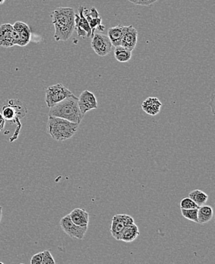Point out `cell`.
<instances>
[{"instance_id":"1","label":"cell","mask_w":215,"mask_h":264,"mask_svg":"<svg viewBox=\"0 0 215 264\" xmlns=\"http://www.w3.org/2000/svg\"><path fill=\"white\" fill-rule=\"evenodd\" d=\"M54 26L56 41H67L71 38L75 28V12L72 8L57 7L51 15Z\"/></svg>"},{"instance_id":"2","label":"cell","mask_w":215,"mask_h":264,"mask_svg":"<svg viewBox=\"0 0 215 264\" xmlns=\"http://www.w3.org/2000/svg\"><path fill=\"white\" fill-rule=\"evenodd\" d=\"M48 116H56L80 125L83 115L78 104V98L73 94L50 108Z\"/></svg>"},{"instance_id":"3","label":"cell","mask_w":215,"mask_h":264,"mask_svg":"<svg viewBox=\"0 0 215 264\" xmlns=\"http://www.w3.org/2000/svg\"><path fill=\"white\" fill-rule=\"evenodd\" d=\"M79 124L56 116H48V132L54 140L63 142L77 132Z\"/></svg>"},{"instance_id":"4","label":"cell","mask_w":215,"mask_h":264,"mask_svg":"<svg viewBox=\"0 0 215 264\" xmlns=\"http://www.w3.org/2000/svg\"><path fill=\"white\" fill-rule=\"evenodd\" d=\"M28 110L21 100L18 99H9L4 104L2 108V115L5 121L16 123L18 126L17 131H19L20 120L26 115Z\"/></svg>"},{"instance_id":"5","label":"cell","mask_w":215,"mask_h":264,"mask_svg":"<svg viewBox=\"0 0 215 264\" xmlns=\"http://www.w3.org/2000/svg\"><path fill=\"white\" fill-rule=\"evenodd\" d=\"M72 92L60 83L48 87L45 93V102L48 108L60 102L61 100L72 95Z\"/></svg>"},{"instance_id":"6","label":"cell","mask_w":215,"mask_h":264,"mask_svg":"<svg viewBox=\"0 0 215 264\" xmlns=\"http://www.w3.org/2000/svg\"><path fill=\"white\" fill-rule=\"evenodd\" d=\"M60 225L62 230L73 239L83 240L88 229V226L75 225L71 220L69 214L60 219Z\"/></svg>"},{"instance_id":"7","label":"cell","mask_w":215,"mask_h":264,"mask_svg":"<svg viewBox=\"0 0 215 264\" xmlns=\"http://www.w3.org/2000/svg\"><path fill=\"white\" fill-rule=\"evenodd\" d=\"M19 35L11 24L0 25V47L9 48L18 45Z\"/></svg>"},{"instance_id":"8","label":"cell","mask_w":215,"mask_h":264,"mask_svg":"<svg viewBox=\"0 0 215 264\" xmlns=\"http://www.w3.org/2000/svg\"><path fill=\"white\" fill-rule=\"evenodd\" d=\"M91 47L96 54L103 57L111 53L113 45L108 35L96 33L92 36Z\"/></svg>"},{"instance_id":"9","label":"cell","mask_w":215,"mask_h":264,"mask_svg":"<svg viewBox=\"0 0 215 264\" xmlns=\"http://www.w3.org/2000/svg\"><path fill=\"white\" fill-rule=\"evenodd\" d=\"M134 222V218L131 215L126 214H118L114 215L110 226V231L113 238L117 241H120L121 235L125 228Z\"/></svg>"},{"instance_id":"10","label":"cell","mask_w":215,"mask_h":264,"mask_svg":"<svg viewBox=\"0 0 215 264\" xmlns=\"http://www.w3.org/2000/svg\"><path fill=\"white\" fill-rule=\"evenodd\" d=\"M85 7L80 6L78 11L79 13H75V28L74 30L77 32L79 37H83V39L90 38L92 37V30L89 25L87 18L85 17Z\"/></svg>"},{"instance_id":"11","label":"cell","mask_w":215,"mask_h":264,"mask_svg":"<svg viewBox=\"0 0 215 264\" xmlns=\"http://www.w3.org/2000/svg\"><path fill=\"white\" fill-rule=\"evenodd\" d=\"M78 104L80 111L83 115L91 110L97 109V99L92 92L86 90L82 92L80 98H78Z\"/></svg>"},{"instance_id":"12","label":"cell","mask_w":215,"mask_h":264,"mask_svg":"<svg viewBox=\"0 0 215 264\" xmlns=\"http://www.w3.org/2000/svg\"><path fill=\"white\" fill-rule=\"evenodd\" d=\"M138 31L134 29L133 25L124 26L121 46L132 51L138 42Z\"/></svg>"},{"instance_id":"13","label":"cell","mask_w":215,"mask_h":264,"mask_svg":"<svg viewBox=\"0 0 215 264\" xmlns=\"http://www.w3.org/2000/svg\"><path fill=\"white\" fill-rule=\"evenodd\" d=\"M85 17L87 18V21H88L89 25H90L91 30H92V38L94 33H95V31L97 29L99 32H103L105 30L104 25L102 24V18L99 16L98 11L96 10L95 7L91 8L90 12H89L88 9H84Z\"/></svg>"},{"instance_id":"14","label":"cell","mask_w":215,"mask_h":264,"mask_svg":"<svg viewBox=\"0 0 215 264\" xmlns=\"http://www.w3.org/2000/svg\"><path fill=\"white\" fill-rule=\"evenodd\" d=\"M13 26L15 30L18 32V35H19V42H18V46H27L30 43L31 38H32V32H31L30 27L23 21H16Z\"/></svg>"},{"instance_id":"15","label":"cell","mask_w":215,"mask_h":264,"mask_svg":"<svg viewBox=\"0 0 215 264\" xmlns=\"http://www.w3.org/2000/svg\"><path fill=\"white\" fill-rule=\"evenodd\" d=\"M145 113L151 116L158 115L161 111L162 103L157 98H147L141 104Z\"/></svg>"},{"instance_id":"16","label":"cell","mask_w":215,"mask_h":264,"mask_svg":"<svg viewBox=\"0 0 215 264\" xmlns=\"http://www.w3.org/2000/svg\"><path fill=\"white\" fill-rule=\"evenodd\" d=\"M72 222L79 226H88L90 221L89 213L83 209H75L69 214Z\"/></svg>"},{"instance_id":"17","label":"cell","mask_w":215,"mask_h":264,"mask_svg":"<svg viewBox=\"0 0 215 264\" xmlns=\"http://www.w3.org/2000/svg\"><path fill=\"white\" fill-rule=\"evenodd\" d=\"M139 234L140 231L138 226L134 222L125 228L121 235L120 241L126 243H130L136 240Z\"/></svg>"},{"instance_id":"18","label":"cell","mask_w":215,"mask_h":264,"mask_svg":"<svg viewBox=\"0 0 215 264\" xmlns=\"http://www.w3.org/2000/svg\"><path fill=\"white\" fill-rule=\"evenodd\" d=\"M123 29V25H118L115 27H111L108 30V37L110 39L113 46H121Z\"/></svg>"},{"instance_id":"19","label":"cell","mask_w":215,"mask_h":264,"mask_svg":"<svg viewBox=\"0 0 215 264\" xmlns=\"http://www.w3.org/2000/svg\"><path fill=\"white\" fill-rule=\"evenodd\" d=\"M213 218V209L210 206H199L197 208V223L205 224Z\"/></svg>"},{"instance_id":"20","label":"cell","mask_w":215,"mask_h":264,"mask_svg":"<svg viewBox=\"0 0 215 264\" xmlns=\"http://www.w3.org/2000/svg\"><path fill=\"white\" fill-rule=\"evenodd\" d=\"M115 59L120 63H127L131 60L132 53L130 50L126 49L122 46L115 47Z\"/></svg>"},{"instance_id":"21","label":"cell","mask_w":215,"mask_h":264,"mask_svg":"<svg viewBox=\"0 0 215 264\" xmlns=\"http://www.w3.org/2000/svg\"><path fill=\"white\" fill-rule=\"evenodd\" d=\"M189 198L194 201L198 207L205 205L208 199V196L200 190H195L192 191L189 194Z\"/></svg>"},{"instance_id":"22","label":"cell","mask_w":215,"mask_h":264,"mask_svg":"<svg viewBox=\"0 0 215 264\" xmlns=\"http://www.w3.org/2000/svg\"><path fill=\"white\" fill-rule=\"evenodd\" d=\"M181 210H182V215L184 218L197 223V209H190V210L181 209Z\"/></svg>"},{"instance_id":"23","label":"cell","mask_w":215,"mask_h":264,"mask_svg":"<svg viewBox=\"0 0 215 264\" xmlns=\"http://www.w3.org/2000/svg\"><path fill=\"white\" fill-rule=\"evenodd\" d=\"M180 207L185 210H190V209H197L198 206L191 198H185L180 202Z\"/></svg>"},{"instance_id":"24","label":"cell","mask_w":215,"mask_h":264,"mask_svg":"<svg viewBox=\"0 0 215 264\" xmlns=\"http://www.w3.org/2000/svg\"><path fill=\"white\" fill-rule=\"evenodd\" d=\"M55 261L50 250L43 251L42 264H55Z\"/></svg>"},{"instance_id":"25","label":"cell","mask_w":215,"mask_h":264,"mask_svg":"<svg viewBox=\"0 0 215 264\" xmlns=\"http://www.w3.org/2000/svg\"><path fill=\"white\" fill-rule=\"evenodd\" d=\"M43 252L35 254L31 259V264H42Z\"/></svg>"},{"instance_id":"26","label":"cell","mask_w":215,"mask_h":264,"mask_svg":"<svg viewBox=\"0 0 215 264\" xmlns=\"http://www.w3.org/2000/svg\"><path fill=\"white\" fill-rule=\"evenodd\" d=\"M132 3L138 5H149L157 2V0H128Z\"/></svg>"},{"instance_id":"27","label":"cell","mask_w":215,"mask_h":264,"mask_svg":"<svg viewBox=\"0 0 215 264\" xmlns=\"http://www.w3.org/2000/svg\"><path fill=\"white\" fill-rule=\"evenodd\" d=\"M5 126V120L2 116V114H0V132L3 131Z\"/></svg>"},{"instance_id":"28","label":"cell","mask_w":215,"mask_h":264,"mask_svg":"<svg viewBox=\"0 0 215 264\" xmlns=\"http://www.w3.org/2000/svg\"><path fill=\"white\" fill-rule=\"evenodd\" d=\"M209 105H211L212 107V114L215 115V109H214V107H215V94H212V96H211V100L209 101Z\"/></svg>"},{"instance_id":"29","label":"cell","mask_w":215,"mask_h":264,"mask_svg":"<svg viewBox=\"0 0 215 264\" xmlns=\"http://www.w3.org/2000/svg\"><path fill=\"white\" fill-rule=\"evenodd\" d=\"M2 206H0V222L2 221Z\"/></svg>"},{"instance_id":"30","label":"cell","mask_w":215,"mask_h":264,"mask_svg":"<svg viewBox=\"0 0 215 264\" xmlns=\"http://www.w3.org/2000/svg\"><path fill=\"white\" fill-rule=\"evenodd\" d=\"M5 0H0V5H2L5 2Z\"/></svg>"}]
</instances>
